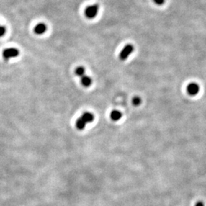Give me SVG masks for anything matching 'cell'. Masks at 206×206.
Returning a JSON list of instances; mask_svg holds the SVG:
<instances>
[{
    "label": "cell",
    "mask_w": 206,
    "mask_h": 206,
    "mask_svg": "<svg viewBox=\"0 0 206 206\" xmlns=\"http://www.w3.org/2000/svg\"><path fill=\"white\" fill-rule=\"evenodd\" d=\"M81 118L84 120L85 122L87 123H90V122H93L94 120V115L92 113L89 112H84L83 115H82Z\"/></svg>",
    "instance_id": "7"
},
{
    "label": "cell",
    "mask_w": 206,
    "mask_h": 206,
    "mask_svg": "<svg viewBox=\"0 0 206 206\" xmlns=\"http://www.w3.org/2000/svg\"><path fill=\"white\" fill-rule=\"evenodd\" d=\"M195 206H205V205H204V203H203L202 202H198L195 204Z\"/></svg>",
    "instance_id": "14"
},
{
    "label": "cell",
    "mask_w": 206,
    "mask_h": 206,
    "mask_svg": "<svg viewBox=\"0 0 206 206\" xmlns=\"http://www.w3.org/2000/svg\"><path fill=\"white\" fill-rule=\"evenodd\" d=\"M122 113L118 110H113L110 114V118L112 121H118L122 118Z\"/></svg>",
    "instance_id": "8"
},
{
    "label": "cell",
    "mask_w": 206,
    "mask_h": 206,
    "mask_svg": "<svg viewBox=\"0 0 206 206\" xmlns=\"http://www.w3.org/2000/svg\"><path fill=\"white\" fill-rule=\"evenodd\" d=\"M92 79L90 76L85 75L81 77V84L83 85V86L85 87L90 86L91 85H92Z\"/></svg>",
    "instance_id": "6"
},
{
    "label": "cell",
    "mask_w": 206,
    "mask_h": 206,
    "mask_svg": "<svg viewBox=\"0 0 206 206\" xmlns=\"http://www.w3.org/2000/svg\"><path fill=\"white\" fill-rule=\"evenodd\" d=\"M132 103L134 105L138 106V105H140V103H141V99H140V97H139V96H134L132 99Z\"/></svg>",
    "instance_id": "11"
},
{
    "label": "cell",
    "mask_w": 206,
    "mask_h": 206,
    "mask_svg": "<svg viewBox=\"0 0 206 206\" xmlns=\"http://www.w3.org/2000/svg\"><path fill=\"white\" fill-rule=\"evenodd\" d=\"M86 122H85L81 117L79 118H78V119L76 120V128H77L78 130H80V131L83 130V129L86 127Z\"/></svg>",
    "instance_id": "9"
},
{
    "label": "cell",
    "mask_w": 206,
    "mask_h": 206,
    "mask_svg": "<svg viewBox=\"0 0 206 206\" xmlns=\"http://www.w3.org/2000/svg\"><path fill=\"white\" fill-rule=\"evenodd\" d=\"M47 26L44 24V23H39L37 25L35 26L34 28V31L36 35H43V34L46 31Z\"/></svg>",
    "instance_id": "5"
},
{
    "label": "cell",
    "mask_w": 206,
    "mask_h": 206,
    "mask_svg": "<svg viewBox=\"0 0 206 206\" xmlns=\"http://www.w3.org/2000/svg\"><path fill=\"white\" fill-rule=\"evenodd\" d=\"M99 7L98 4L88 6L85 10V15L88 19H93L97 15L98 12H99Z\"/></svg>",
    "instance_id": "2"
},
{
    "label": "cell",
    "mask_w": 206,
    "mask_h": 206,
    "mask_svg": "<svg viewBox=\"0 0 206 206\" xmlns=\"http://www.w3.org/2000/svg\"><path fill=\"white\" fill-rule=\"evenodd\" d=\"M6 27H5V26L0 25V37L3 36V35L6 34Z\"/></svg>",
    "instance_id": "12"
},
{
    "label": "cell",
    "mask_w": 206,
    "mask_h": 206,
    "mask_svg": "<svg viewBox=\"0 0 206 206\" xmlns=\"http://www.w3.org/2000/svg\"><path fill=\"white\" fill-rule=\"evenodd\" d=\"M153 2L156 4V5H159V6H161L165 2V0H153Z\"/></svg>",
    "instance_id": "13"
},
{
    "label": "cell",
    "mask_w": 206,
    "mask_h": 206,
    "mask_svg": "<svg viewBox=\"0 0 206 206\" xmlns=\"http://www.w3.org/2000/svg\"><path fill=\"white\" fill-rule=\"evenodd\" d=\"M199 90H200V87H199V84L195 83H190L186 86V92L191 96H196L197 94L199 92Z\"/></svg>",
    "instance_id": "4"
},
{
    "label": "cell",
    "mask_w": 206,
    "mask_h": 206,
    "mask_svg": "<svg viewBox=\"0 0 206 206\" xmlns=\"http://www.w3.org/2000/svg\"><path fill=\"white\" fill-rule=\"evenodd\" d=\"M19 55V50L16 48H7L2 52V57L5 60H9L13 57H16Z\"/></svg>",
    "instance_id": "3"
},
{
    "label": "cell",
    "mask_w": 206,
    "mask_h": 206,
    "mask_svg": "<svg viewBox=\"0 0 206 206\" xmlns=\"http://www.w3.org/2000/svg\"><path fill=\"white\" fill-rule=\"evenodd\" d=\"M134 50V48L132 44H126L125 46V48L122 50V51L120 52L119 53V58L120 60L122 61H125L128 58V57L131 55V53H133Z\"/></svg>",
    "instance_id": "1"
},
{
    "label": "cell",
    "mask_w": 206,
    "mask_h": 206,
    "mask_svg": "<svg viewBox=\"0 0 206 206\" xmlns=\"http://www.w3.org/2000/svg\"><path fill=\"white\" fill-rule=\"evenodd\" d=\"M85 73H86V69L83 66H78L75 70L76 75L78 76H80V77L85 76Z\"/></svg>",
    "instance_id": "10"
}]
</instances>
